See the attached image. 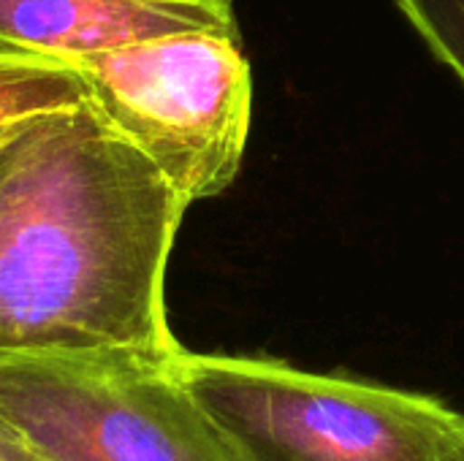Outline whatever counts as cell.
<instances>
[{
  "instance_id": "obj_1",
  "label": "cell",
  "mask_w": 464,
  "mask_h": 461,
  "mask_svg": "<svg viewBox=\"0 0 464 461\" xmlns=\"http://www.w3.org/2000/svg\"><path fill=\"white\" fill-rule=\"evenodd\" d=\"M188 201L92 101L16 120L0 155V359H174L166 272Z\"/></svg>"
},
{
  "instance_id": "obj_2",
  "label": "cell",
  "mask_w": 464,
  "mask_h": 461,
  "mask_svg": "<svg viewBox=\"0 0 464 461\" xmlns=\"http://www.w3.org/2000/svg\"><path fill=\"white\" fill-rule=\"evenodd\" d=\"M177 372L245 461H464V413L424 394L253 356L182 351Z\"/></svg>"
},
{
  "instance_id": "obj_3",
  "label": "cell",
  "mask_w": 464,
  "mask_h": 461,
  "mask_svg": "<svg viewBox=\"0 0 464 461\" xmlns=\"http://www.w3.org/2000/svg\"><path fill=\"white\" fill-rule=\"evenodd\" d=\"M0 416L46 461H245L179 378L177 356L0 359Z\"/></svg>"
},
{
  "instance_id": "obj_4",
  "label": "cell",
  "mask_w": 464,
  "mask_h": 461,
  "mask_svg": "<svg viewBox=\"0 0 464 461\" xmlns=\"http://www.w3.org/2000/svg\"><path fill=\"white\" fill-rule=\"evenodd\" d=\"M101 114L193 204L237 179L253 73L239 27L160 35L73 60Z\"/></svg>"
},
{
  "instance_id": "obj_5",
  "label": "cell",
  "mask_w": 464,
  "mask_h": 461,
  "mask_svg": "<svg viewBox=\"0 0 464 461\" xmlns=\"http://www.w3.org/2000/svg\"><path fill=\"white\" fill-rule=\"evenodd\" d=\"M204 27H239L231 0H0V46L73 62Z\"/></svg>"
},
{
  "instance_id": "obj_6",
  "label": "cell",
  "mask_w": 464,
  "mask_h": 461,
  "mask_svg": "<svg viewBox=\"0 0 464 461\" xmlns=\"http://www.w3.org/2000/svg\"><path fill=\"white\" fill-rule=\"evenodd\" d=\"M84 101H90L87 84L68 62L0 46V128Z\"/></svg>"
},
{
  "instance_id": "obj_7",
  "label": "cell",
  "mask_w": 464,
  "mask_h": 461,
  "mask_svg": "<svg viewBox=\"0 0 464 461\" xmlns=\"http://www.w3.org/2000/svg\"><path fill=\"white\" fill-rule=\"evenodd\" d=\"M432 54L464 84V0H397Z\"/></svg>"
},
{
  "instance_id": "obj_8",
  "label": "cell",
  "mask_w": 464,
  "mask_h": 461,
  "mask_svg": "<svg viewBox=\"0 0 464 461\" xmlns=\"http://www.w3.org/2000/svg\"><path fill=\"white\" fill-rule=\"evenodd\" d=\"M0 461H46L0 416Z\"/></svg>"
},
{
  "instance_id": "obj_9",
  "label": "cell",
  "mask_w": 464,
  "mask_h": 461,
  "mask_svg": "<svg viewBox=\"0 0 464 461\" xmlns=\"http://www.w3.org/2000/svg\"><path fill=\"white\" fill-rule=\"evenodd\" d=\"M14 125V122H11ZM5 130H8V125L5 128H0V155H3V141H5Z\"/></svg>"
}]
</instances>
